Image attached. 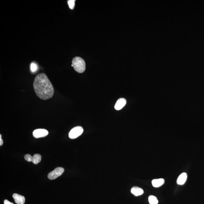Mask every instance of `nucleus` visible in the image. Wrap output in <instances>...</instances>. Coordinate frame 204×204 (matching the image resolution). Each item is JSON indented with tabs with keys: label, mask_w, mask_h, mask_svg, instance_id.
I'll use <instances>...</instances> for the list:
<instances>
[{
	"label": "nucleus",
	"mask_w": 204,
	"mask_h": 204,
	"mask_svg": "<svg viewBox=\"0 0 204 204\" xmlns=\"http://www.w3.org/2000/svg\"><path fill=\"white\" fill-rule=\"evenodd\" d=\"M76 1L75 0H69L68 1V3L70 9L73 10L74 9L75 6V2Z\"/></svg>",
	"instance_id": "ddd939ff"
},
{
	"label": "nucleus",
	"mask_w": 204,
	"mask_h": 204,
	"mask_svg": "<svg viewBox=\"0 0 204 204\" xmlns=\"http://www.w3.org/2000/svg\"><path fill=\"white\" fill-rule=\"evenodd\" d=\"M187 175L186 173H182L179 175L177 180V183L179 185L184 184L187 180Z\"/></svg>",
	"instance_id": "6e6552de"
},
{
	"label": "nucleus",
	"mask_w": 204,
	"mask_h": 204,
	"mask_svg": "<svg viewBox=\"0 0 204 204\" xmlns=\"http://www.w3.org/2000/svg\"><path fill=\"white\" fill-rule=\"evenodd\" d=\"M49 134V131L45 129H37L33 131V136L36 139L44 137Z\"/></svg>",
	"instance_id": "39448f33"
},
{
	"label": "nucleus",
	"mask_w": 204,
	"mask_h": 204,
	"mask_svg": "<svg viewBox=\"0 0 204 204\" xmlns=\"http://www.w3.org/2000/svg\"><path fill=\"white\" fill-rule=\"evenodd\" d=\"M64 171L63 168L58 167L56 168L53 171L51 172L48 175V178L51 180L56 179L60 176L62 175Z\"/></svg>",
	"instance_id": "20e7f679"
},
{
	"label": "nucleus",
	"mask_w": 204,
	"mask_h": 204,
	"mask_svg": "<svg viewBox=\"0 0 204 204\" xmlns=\"http://www.w3.org/2000/svg\"><path fill=\"white\" fill-rule=\"evenodd\" d=\"M41 155H40V154H35V155L33 156L32 162H33V163L34 164H37L41 162Z\"/></svg>",
	"instance_id": "9b49d317"
},
{
	"label": "nucleus",
	"mask_w": 204,
	"mask_h": 204,
	"mask_svg": "<svg viewBox=\"0 0 204 204\" xmlns=\"http://www.w3.org/2000/svg\"><path fill=\"white\" fill-rule=\"evenodd\" d=\"M33 88L37 96L42 100H49L53 96V86L45 74H39L36 76L33 82Z\"/></svg>",
	"instance_id": "f257e3e1"
},
{
	"label": "nucleus",
	"mask_w": 204,
	"mask_h": 204,
	"mask_svg": "<svg viewBox=\"0 0 204 204\" xmlns=\"http://www.w3.org/2000/svg\"><path fill=\"white\" fill-rule=\"evenodd\" d=\"M149 202L150 204H158L157 198L154 195H150L148 198Z\"/></svg>",
	"instance_id": "f8f14e48"
},
{
	"label": "nucleus",
	"mask_w": 204,
	"mask_h": 204,
	"mask_svg": "<svg viewBox=\"0 0 204 204\" xmlns=\"http://www.w3.org/2000/svg\"><path fill=\"white\" fill-rule=\"evenodd\" d=\"M164 183V180L163 178H159L153 180L152 182V186L155 187H158L162 186Z\"/></svg>",
	"instance_id": "9d476101"
},
{
	"label": "nucleus",
	"mask_w": 204,
	"mask_h": 204,
	"mask_svg": "<svg viewBox=\"0 0 204 204\" xmlns=\"http://www.w3.org/2000/svg\"><path fill=\"white\" fill-rule=\"evenodd\" d=\"M84 129L81 126H76L71 129L68 134V136L70 139H76L83 133Z\"/></svg>",
	"instance_id": "7ed1b4c3"
},
{
	"label": "nucleus",
	"mask_w": 204,
	"mask_h": 204,
	"mask_svg": "<svg viewBox=\"0 0 204 204\" xmlns=\"http://www.w3.org/2000/svg\"><path fill=\"white\" fill-rule=\"evenodd\" d=\"M126 104V100L124 98H121L117 101L115 105V108L117 111L121 109Z\"/></svg>",
	"instance_id": "423d86ee"
},
{
	"label": "nucleus",
	"mask_w": 204,
	"mask_h": 204,
	"mask_svg": "<svg viewBox=\"0 0 204 204\" xmlns=\"http://www.w3.org/2000/svg\"><path fill=\"white\" fill-rule=\"evenodd\" d=\"M72 66L76 72L79 73H83L85 70V63L84 60L81 57H76L72 60Z\"/></svg>",
	"instance_id": "f03ea898"
},
{
	"label": "nucleus",
	"mask_w": 204,
	"mask_h": 204,
	"mask_svg": "<svg viewBox=\"0 0 204 204\" xmlns=\"http://www.w3.org/2000/svg\"><path fill=\"white\" fill-rule=\"evenodd\" d=\"M4 204H14L12 203L9 202V200H5L4 201Z\"/></svg>",
	"instance_id": "f3484780"
},
{
	"label": "nucleus",
	"mask_w": 204,
	"mask_h": 204,
	"mask_svg": "<svg viewBox=\"0 0 204 204\" xmlns=\"http://www.w3.org/2000/svg\"><path fill=\"white\" fill-rule=\"evenodd\" d=\"M131 192L135 196H139L142 195L144 193L143 189L136 186H134L131 188Z\"/></svg>",
	"instance_id": "1a4fd4ad"
},
{
	"label": "nucleus",
	"mask_w": 204,
	"mask_h": 204,
	"mask_svg": "<svg viewBox=\"0 0 204 204\" xmlns=\"http://www.w3.org/2000/svg\"><path fill=\"white\" fill-rule=\"evenodd\" d=\"M13 197L14 198L15 202L17 204H24L25 203V199L23 196L14 194H13Z\"/></svg>",
	"instance_id": "0eeeda50"
},
{
	"label": "nucleus",
	"mask_w": 204,
	"mask_h": 204,
	"mask_svg": "<svg viewBox=\"0 0 204 204\" xmlns=\"http://www.w3.org/2000/svg\"><path fill=\"white\" fill-rule=\"evenodd\" d=\"M33 157L29 154H27L24 156V158L25 160L29 162H32Z\"/></svg>",
	"instance_id": "4468645a"
},
{
	"label": "nucleus",
	"mask_w": 204,
	"mask_h": 204,
	"mask_svg": "<svg viewBox=\"0 0 204 204\" xmlns=\"http://www.w3.org/2000/svg\"><path fill=\"white\" fill-rule=\"evenodd\" d=\"M37 66L34 63H32L31 65V68L32 72H35L37 70Z\"/></svg>",
	"instance_id": "2eb2a0df"
},
{
	"label": "nucleus",
	"mask_w": 204,
	"mask_h": 204,
	"mask_svg": "<svg viewBox=\"0 0 204 204\" xmlns=\"http://www.w3.org/2000/svg\"><path fill=\"white\" fill-rule=\"evenodd\" d=\"M3 140L2 139V135H0V146H2L3 144Z\"/></svg>",
	"instance_id": "dca6fc26"
}]
</instances>
